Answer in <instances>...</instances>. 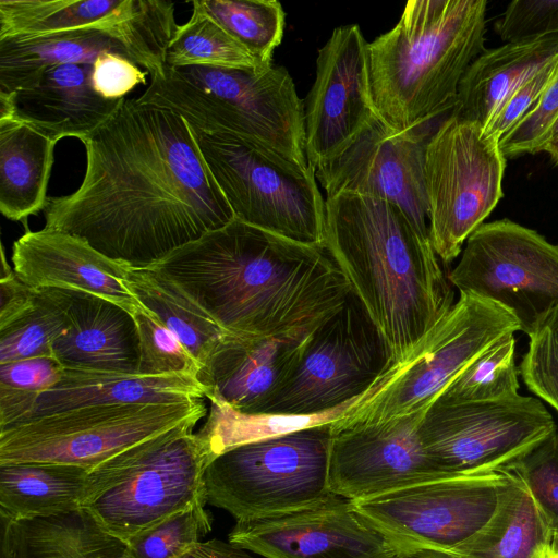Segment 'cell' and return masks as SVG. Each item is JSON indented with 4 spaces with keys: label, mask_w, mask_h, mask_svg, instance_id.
Segmentation results:
<instances>
[{
    "label": "cell",
    "mask_w": 558,
    "mask_h": 558,
    "mask_svg": "<svg viewBox=\"0 0 558 558\" xmlns=\"http://www.w3.org/2000/svg\"><path fill=\"white\" fill-rule=\"evenodd\" d=\"M0 558H16L13 541V522L0 518Z\"/></svg>",
    "instance_id": "681fc988"
},
{
    "label": "cell",
    "mask_w": 558,
    "mask_h": 558,
    "mask_svg": "<svg viewBox=\"0 0 558 558\" xmlns=\"http://www.w3.org/2000/svg\"><path fill=\"white\" fill-rule=\"evenodd\" d=\"M513 335L497 341L473 360L437 397L444 403L486 402L519 395V366Z\"/></svg>",
    "instance_id": "d590c367"
},
{
    "label": "cell",
    "mask_w": 558,
    "mask_h": 558,
    "mask_svg": "<svg viewBox=\"0 0 558 558\" xmlns=\"http://www.w3.org/2000/svg\"><path fill=\"white\" fill-rule=\"evenodd\" d=\"M556 57L558 34L484 50L465 71L452 113L484 128L514 88Z\"/></svg>",
    "instance_id": "484cf974"
},
{
    "label": "cell",
    "mask_w": 558,
    "mask_h": 558,
    "mask_svg": "<svg viewBox=\"0 0 558 558\" xmlns=\"http://www.w3.org/2000/svg\"><path fill=\"white\" fill-rule=\"evenodd\" d=\"M517 331V318L500 304L460 294L409 356L387 369L331 426L384 422L426 410L473 360Z\"/></svg>",
    "instance_id": "52a82bcc"
},
{
    "label": "cell",
    "mask_w": 558,
    "mask_h": 558,
    "mask_svg": "<svg viewBox=\"0 0 558 558\" xmlns=\"http://www.w3.org/2000/svg\"><path fill=\"white\" fill-rule=\"evenodd\" d=\"M549 558H558V554H557V553H555V554H553Z\"/></svg>",
    "instance_id": "db71d44e"
},
{
    "label": "cell",
    "mask_w": 558,
    "mask_h": 558,
    "mask_svg": "<svg viewBox=\"0 0 558 558\" xmlns=\"http://www.w3.org/2000/svg\"><path fill=\"white\" fill-rule=\"evenodd\" d=\"M324 250L403 362L454 304L429 236L396 205L359 194L325 199Z\"/></svg>",
    "instance_id": "3957f363"
},
{
    "label": "cell",
    "mask_w": 558,
    "mask_h": 558,
    "mask_svg": "<svg viewBox=\"0 0 558 558\" xmlns=\"http://www.w3.org/2000/svg\"><path fill=\"white\" fill-rule=\"evenodd\" d=\"M92 65L93 87L105 99H123L137 85L147 82L148 72L141 70L138 64L125 54L102 53Z\"/></svg>",
    "instance_id": "bcb514c9"
},
{
    "label": "cell",
    "mask_w": 558,
    "mask_h": 558,
    "mask_svg": "<svg viewBox=\"0 0 558 558\" xmlns=\"http://www.w3.org/2000/svg\"><path fill=\"white\" fill-rule=\"evenodd\" d=\"M558 137V118L556 119V121L554 122V124L551 125V128L549 129L548 133H547V136H546V145L545 147L551 142L554 141L555 138ZM545 149V148H544Z\"/></svg>",
    "instance_id": "f5cc1de1"
},
{
    "label": "cell",
    "mask_w": 558,
    "mask_h": 558,
    "mask_svg": "<svg viewBox=\"0 0 558 558\" xmlns=\"http://www.w3.org/2000/svg\"><path fill=\"white\" fill-rule=\"evenodd\" d=\"M89 63L48 68L27 87L0 94V118L14 117L58 142L93 134L116 112L122 100L105 99L92 83Z\"/></svg>",
    "instance_id": "cb8c5ba5"
},
{
    "label": "cell",
    "mask_w": 558,
    "mask_h": 558,
    "mask_svg": "<svg viewBox=\"0 0 558 558\" xmlns=\"http://www.w3.org/2000/svg\"><path fill=\"white\" fill-rule=\"evenodd\" d=\"M557 429L544 402L535 397L444 403L425 411L418 436L442 473L500 470Z\"/></svg>",
    "instance_id": "9a60e30c"
},
{
    "label": "cell",
    "mask_w": 558,
    "mask_h": 558,
    "mask_svg": "<svg viewBox=\"0 0 558 558\" xmlns=\"http://www.w3.org/2000/svg\"><path fill=\"white\" fill-rule=\"evenodd\" d=\"M203 398H206L205 386L197 377L190 375H140L64 368L60 381L40 393L21 421L87 405L179 403Z\"/></svg>",
    "instance_id": "d4e9b609"
},
{
    "label": "cell",
    "mask_w": 558,
    "mask_h": 558,
    "mask_svg": "<svg viewBox=\"0 0 558 558\" xmlns=\"http://www.w3.org/2000/svg\"><path fill=\"white\" fill-rule=\"evenodd\" d=\"M140 102L169 108L199 132L230 135L308 168L304 102L283 66H168Z\"/></svg>",
    "instance_id": "5b68a950"
},
{
    "label": "cell",
    "mask_w": 558,
    "mask_h": 558,
    "mask_svg": "<svg viewBox=\"0 0 558 558\" xmlns=\"http://www.w3.org/2000/svg\"><path fill=\"white\" fill-rule=\"evenodd\" d=\"M519 374L529 390L558 413V306L529 336Z\"/></svg>",
    "instance_id": "b9f144b4"
},
{
    "label": "cell",
    "mask_w": 558,
    "mask_h": 558,
    "mask_svg": "<svg viewBox=\"0 0 558 558\" xmlns=\"http://www.w3.org/2000/svg\"><path fill=\"white\" fill-rule=\"evenodd\" d=\"M331 424L247 442L217 456L205 471L207 502L241 521L327 497Z\"/></svg>",
    "instance_id": "ba28073f"
},
{
    "label": "cell",
    "mask_w": 558,
    "mask_h": 558,
    "mask_svg": "<svg viewBox=\"0 0 558 558\" xmlns=\"http://www.w3.org/2000/svg\"><path fill=\"white\" fill-rule=\"evenodd\" d=\"M495 29L505 43L534 40L558 34V0H514Z\"/></svg>",
    "instance_id": "ee69618b"
},
{
    "label": "cell",
    "mask_w": 558,
    "mask_h": 558,
    "mask_svg": "<svg viewBox=\"0 0 558 558\" xmlns=\"http://www.w3.org/2000/svg\"><path fill=\"white\" fill-rule=\"evenodd\" d=\"M129 57L114 39L90 29L17 35L0 39V94L33 84L48 68L89 63L102 53Z\"/></svg>",
    "instance_id": "f1b7e54d"
},
{
    "label": "cell",
    "mask_w": 558,
    "mask_h": 558,
    "mask_svg": "<svg viewBox=\"0 0 558 558\" xmlns=\"http://www.w3.org/2000/svg\"><path fill=\"white\" fill-rule=\"evenodd\" d=\"M205 505L189 507L133 535L125 542L130 558H183L211 531Z\"/></svg>",
    "instance_id": "f35d334b"
},
{
    "label": "cell",
    "mask_w": 558,
    "mask_h": 558,
    "mask_svg": "<svg viewBox=\"0 0 558 558\" xmlns=\"http://www.w3.org/2000/svg\"><path fill=\"white\" fill-rule=\"evenodd\" d=\"M82 143L83 181L72 194L48 197L45 228L147 268L234 219L191 125L175 111L124 98Z\"/></svg>",
    "instance_id": "6da1fadb"
},
{
    "label": "cell",
    "mask_w": 558,
    "mask_h": 558,
    "mask_svg": "<svg viewBox=\"0 0 558 558\" xmlns=\"http://www.w3.org/2000/svg\"><path fill=\"white\" fill-rule=\"evenodd\" d=\"M362 398L314 415L244 413L222 402L210 401L209 414L197 434L204 440L213 460L225 451L247 442L333 423Z\"/></svg>",
    "instance_id": "d6a6232c"
},
{
    "label": "cell",
    "mask_w": 558,
    "mask_h": 558,
    "mask_svg": "<svg viewBox=\"0 0 558 558\" xmlns=\"http://www.w3.org/2000/svg\"><path fill=\"white\" fill-rule=\"evenodd\" d=\"M368 43L356 24L335 28L318 50L304 102L305 154L315 171L340 154L376 116Z\"/></svg>",
    "instance_id": "d6986e66"
},
{
    "label": "cell",
    "mask_w": 558,
    "mask_h": 558,
    "mask_svg": "<svg viewBox=\"0 0 558 558\" xmlns=\"http://www.w3.org/2000/svg\"><path fill=\"white\" fill-rule=\"evenodd\" d=\"M228 542L266 558H395L401 549L331 493L311 505L236 521Z\"/></svg>",
    "instance_id": "ac0fdd59"
},
{
    "label": "cell",
    "mask_w": 558,
    "mask_h": 558,
    "mask_svg": "<svg viewBox=\"0 0 558 558\" xmlns=\"http://www.w3.org/2000/svg\"><path fill=\"white\" fill-rule=\"evenodd\" d=\"M505 471L509 483L493 517L451 551L465 558H549L556 551L537 506L525 484Z\"/></svg>",
    "instance_id": "f546056e"
},
{
    "label": "cell",
    "mask_w": 558,
    "mask_h": 558,
    "mask_svg": "<svg viewBox=\"0 0 558 558\" xmlns=\"http://www.w3.org/2000/svg\"><path fill=\"white\" fill-rule=\"evenodd\" d=\"M502 469L525 484L558 553V428Z\"/></svg>",
    "instance_id": "ab89813d"
},
{
    "label": "cell",
    "mask_w": 558,
    "mask_h": 558,
    "mask_svg": "<svg viewBox=\"0 0 558 558\" xmlns=\"http://www.w3.org/2000/svg\"><path fill=\"white\" fill-rule=\"evenodd\" d=\"M57 142L14 117L0 118V210L25 222L44 210Z\"/></svg>",
    "instance_id": "4316f807"
},
{
    "label": "cell",
    "mask_w": 558,
    "mask_h": 558,
    "mask_svg": "<svg viewBox=\"0 0 558 558\" xmlns=\"http://www.w3.org/2000/svg\"><path fill=\"white\" fill-rule=\"evenodd\" d=\"M308 333H228L197 375L206 388V398L240 412L262 413L289 378Z\"/></svg>",
    "instance_id": "7402d4cb"
},
{
    "label": "cell",
    "mask_w": 558,
    "mask_h": 558,
    "mask_svg": "<svg viewBox=\"0 0 558 558\" xmlns=\"http://www.w3.org/2000/svg\"><path fill=\"white\" fill-rule=\"evenodd\" d=\"M35 290L33 306L0 327V364L53 356V343L69 328L68 318L58 302L45 288Z\"/></svg>",
    "instance_id": "8d00e7d4"
},
{
    "label": "cell",
    "mask_w": 558,
    "mask_h": 558,
    "mask_svg": "<svg viewBox=\"0 0 558 558\" xmlns=\"http://www.w3.org/2000/svg\"><path fill=\"white\" fill-rule=\"evenodd\" d=\"M89 470L59 463L0 464V518L21 522L82 508Z\"/></svg>",
    "instance_id": "83f0119b"
},
{
    "label": "cell",
    "mask_w": 558,
    "mask_h": 558,
    "mask_svg": "<svg viewBox=\"0 0 558 558\" xmlns=\"http://www.w3.org/2000/svg\"><path fill=\"white\" fill-rule=\"evenodd\" d=\"M507 159L499 141L452 111L428 140L425 184L428 231L439 259L449 264L504 196Z\"/></svg>",
    "instance_id": "8fae6325"
},
{
    "label": "cell",
    "mask_w": 558,
    "mask_h": 558,
    "mask_svg": "<svg viewBox=\"0 0 558 558\" xmlns=\"http://www.w3.org/2000/svg\"><path fill=\"white\" fill-rule=\"evenodd\" d=\"M16 276L33 289H74L109 300L132 314L143 308L126 287L124 265L83 239L56 229L27 230L12 246Z\"/></svg>",
    "instance_id": "44dd1931"
},
{
    "label": "cell",
    "mask_w": 558,
    "mask_h": 558,
    "mask_svg": "<svg viewBox=\"0 0 558 558\" xmlns=\"http://www.w3.org/2000/svg\"><path fill=\"white\" fill-rule=\"evenodd\" d=\"M140 337V375H190L202 366L181 341L153 313L141 308L133 314Z\"/></svg>",
    "instance_id": "60d3db41"
},
{
    "label": "cell",
    "mask_w": 558,
    "mask_h": 558,
    "mask_svg": "<svg viewBox=\"0 0 558 558\" xmlns=\"http://www.w3.org/2000/svg\"><path fill=\"white\" fill-rule=\"evenodd\" d=\"M557 72L558 57L531 74L507 96L483 128L484 132L500 141L536 106Z\"/></svg>",
    "instance_id": "f6af8a7d"
},
{
    "label": "cell",
    "mask_w": 558,
    "mask_h": 558,
    "mask_svg": "<svg viewBox=\"0 0 558 558\" xmlns=\"http://www.w3.org/2000/svg\"><path fill=\"white\" fill-rule=\"evenodd\" d=\"M183 558H253L245 549L218 538L198 542Z\"/></svg>",
    "instance_id": "c3c4849f"
},
{
    "label": "cell",
    "mask_w": 558,
    "mask_h": 558,
    "mask_svg": "<svg viewBox=\"0 0 558 558\" xmlns=\"http://www.w3.org/2000/svg\"><path fill=\"white\" fill-rule=\"evenodd\" d=\"M190 19L179 25L166 53L168 66L262 70L252 54L194 0Z\"/></svg>",
    "instance_id": "836d02e7"
},
{
    "label": "cell",
    "mask_w": 558,
    "mask_h": 558,
    "mask_svg": "<svg viewBox=\"0 0 558 558\" xmlns=\"http://www.w3.org/2000/svg\"><path fill=\"white\" fill-rule=\"evenodd\" d=\"M165 0H0V39L90 29L119 43L150 77L160 75L179 26Z\"/></svg>",
    "instance_id": "e0dca14e"
},
{
    "label": "cell",
    "mask_w": 558,
    "mask_h": 558,
    "mask_svg": "<svg viewBox=\"0 0 558 558\" xmlns=\"http://www.w3.org/2000/svg\"><path fill=\"white\" fill-rule=\"evenodd\" d=\"M192 131L234 218L291 241L324 248L325 199L311 165L299 167L230 135L207 134L193 128Z\"/></svg>",
    "instance_id": "9c48e42d"
},
{
    "label": "cell",
    "mask_w": 558,
    "mask_h": 558,
    "mask_svg": "<svg viewBox=\"0 0 558 558\" xmlns=\"http://www.w3.org/2000/svg\"><path fill=\"white\" fill-rule=\"evenodd\" d=\"M485 0H409L397 24L368 43L376 113L405 131L449 114L460 82L485 50Z\"/></svg>",
    "instance_id": "277c9868"
},
{
    "label": "cell",
    "mask_w": 558,
    "mask_h": 558,
    "mask_svg": "<svg viewBox=\"0 0 558 558\" xmlns=\"http://www.w3.org/2000/svg\"><path fill=\"white\" fill-rule=\"evenodd\" d=\"M558 118V72L536 106L499 141L505 158L544 151L546 136Z\"/></svg>",
    "instance_id": "7bdbcfd3"
},
{
    "label": "cell",
    "mask_w": 558,
    "mask_h": 558,
    "mask_svg": "<svg viewBox=\"0 0 558 558\" xmlns=\"http://www.w3.org/2000/svg\"><path fill=\"white\" fill-rule=\"evenodd\" d=\"M425 411L331 426L330 492L351 500L367 499L450 474L438 470L421 444L418 426Z\"/></svg>",
    "instance_id": "ffe728a7"
},
{
    "label": "cell",
    "mask_w": 558,
    "mask_h": 558,
    "mask_svg": "<svg viewBox=\"0 0 558 558\" xmlns=\"http://www.w3.org/2000/svg\"><path fill=\"white\" fill-rule=\"evenodd\" d=\"M193 418L138 442L89 471L82 508L126 542L161 520L207 504L211 457Z\"/></svg>",
    "instance_id": "8992f818"
},
{
    "label": "cell",
    "mask_w": 558,
    "mask_h": 558,
    "mask_svg": "<svg viewBox=\"0 0 558 558\" xmlns=\"http://www.w3.org/2000/svg\"><path fill=\"white\" fill-rule=\"evenodd\" d=\"M448 279L460 294L507 308L530 336L558 306V244L509 219L483 223Z\"/></svg>",
    "instance_id": "4fadbf2b"
},
{
    "label": "cell",
    "mask_w": 558,
    "mask_h": 558,
    "mask_svg": "<svg viewBox=\"0 0 558 558\" xmlns=\"http://www.w3.org/2000/svg\"><path fill=\"white\" fill-rule=\"evenodd\" d=\"M45 289L69 322L53 343V356L64 368L137 374L140 337L131 312L80 290Z\"/></svg>",
    "instance_id": "603a6c76"
},
{
    "label": "cell",
    "mask_w": 558,
    "mask_h": 558,
    "mask_svg": "<svg viewBox=\"0 0 558 558\" xmlns=\"http://www.w3.org/2000/svg\"><path fill=\"white\" fill-rule=\"evenodd\" d=\"M227 332L282 337L311 331L342 306L351 287L319 246L234 218L150 266Z\"/></svg>",
    "instance_id": "7a4b0ae2"
},
{
    "label": "cell",
    "mask_w": 558,
    "mask_h": 558,
    "mask_svg": "<svg viewBox=\"0 0 558 558\" xmlns=\"http://www.w3.org/2000/svg\"><path fill=\"white\" fill-rule=\"evenodd\" d=\"M395 558H465L451 550L410 549L399 553Z\"/></svg>",
    "instance_id": "f907efd6"
},
{
    "label": "cell",
    "mask_w": 558,
    "mask_h": 558,
    "mask_svg": "<svg viewBox=\"0 0 558 558\" xmlns=\"http://www.w3.org/2000/svg\"><path fill=\"white\" fill-rule=\"evenodd\" d=\"M126 287L203 367L229 333L168 278L147 268L124 265Z\"/></svg>",
    "instance_id": "4dcf8cb0"
},
{
    "label": "cell",
    "mask_w": 558,
    "mask_h": 558,
    "mask_svg": "<svg viewBox=\"0 0 558 558\" xmlns=\"http://www.w3.org/2000/svg\"><path fill=\"white\" fill-rule=\"evenodd\" d=\"M393 365L361 302L345 303L307 335L299 360L262 413L314 415L362 398Z\"/></svg>",
    "instance_id": "7c38bea8"
},
{
    "label": "cell",
    "mask_w": 558,
    "mask_h": 558,
    "mask_svg": "<svg viewBox=\"0 0 558 558\" xmlns=\"http://www.w3.org/2000/svg\"><path fill=\"white\" fill-rule=\"evenodd\" d=\"M16 558H130L125 542L84 508L13 522Z\"/></svg>",
    "instance_id": "1f68e13d"
},
{
    "label": "cell",
    "mask_w": 558,
    "mask_h": 558,
    "mask_svg": "<svg viewBox=\"0 0 558 558\" xmlns=\"http://www.w3.org/2000/svg\"><path fill=\"white\" fill-rule=\"evenodd\" d=\"M550 157V160L558 166V137L551 141L544 149Z\"/></svg>",
    "instance_id": "816d5d0a"
},
{
    "label": "cell",
    "mask_w": 558,
    "mask_h": 558,
    "mask_svg": "<svg viewBox=\"0 0 558 558\" xmlns=\"http://www.w3.org/2000/svg\"><path fill=\"white\" fill-rule=\"evenodd\" d=\"M36 299V290L24 283L5 260L2 250L0 276V327L5 326L28 308Z\"/></svg>",
    "instance_id": "7dc6e473"
},
{
    "label": "cell",
    "mask_w": 558,
    "mask_h": 558,
    "mask_svg": "<svg viewBox=\"0 0 558 558\" xmlns=\"http://www.w3.org/2000/svg\"><path fill=\"white\" fill-rule=\"evenodd\" d=\"M207 413L203 399L97 404L46 414L0 429V464H72L89 471L150 437Z\"/></svg>",
    "instance_id": "30bf717a"
},
{
    "label": "cell",
    "mask_w": 558,
    "mask_h": 558,
    "mask_svg": "<svg viewBox=\"0 0 558 558\" xmlns=\"http://www.w3.org/2000/svg\"><path fill=\"white\" fill-rule=\"evenodd\" d=\"M445 117L400 131L376 114L345 149L316 169L315 177L327 197L353 193L389 202L429 236L425 151Z\"/></svg>",
    "instance_id": "2e32d148"
},
{
    "label": "cell",
    "mask_w": 558,
    "mask_h": 558,
    "mask_svg": "<svg viewBox=\"0 0 558 558\" xmlns=\"http://www.w3.org/2000/svg\"><path fill=\"white\" fill-rule=\"evenodd\" d=\"M240 43L262 68L272 65L280 45L286 13L277 0H195Z\"/></svg>",
    "instance_id": "e575fe53"
},
{
    "label": "cell",
    "mask_w": 558,
    "mask_h": 558,
    "mask_svg": "<svg viewBox=\"0 0 558 558\" xmlns=\"http://www.w3.org/2000/svg\"><path fill=\"white\" fill-rule=\"evenodd\" d=\"M508 483L505 470L450 473L353 504L401 551L452 550L489 521Z\"/></svg>",
    "instance_id": "5bb4252c"
},
{
    "label": "cell",
    "mask_w": 558,
    "mask_h": 558,
    "mask_svg": "<svg viewBox=\"0 0 558 558\" xmlns=\"http://www.w3.org/2000/svg\"><path fill=\"white\" fill-rule=\"evenodd\" d=\"M63 371L53 356L0 364V429L23 420L37 397L60 381Z\"/></svg>",
    "instance_id": "74e56055"
}]
</instances>
